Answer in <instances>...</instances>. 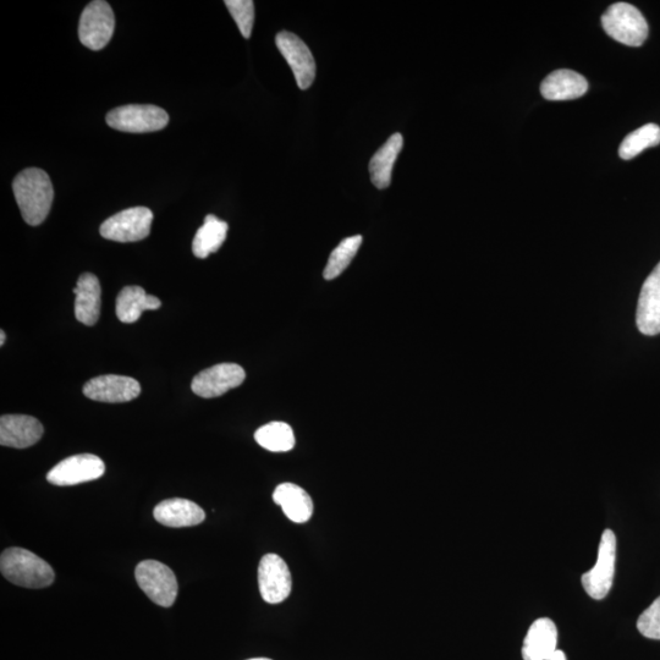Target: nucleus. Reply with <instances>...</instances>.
Wrapping results in <instances>:
<instances>
[{
	"instance_id": "1",
	"label": "nucleus",
	"mask_w": 660,
	"mask_h": 660,
	"mask_svg": "<svg viewBox=\"0 0 660 660\" xmlns=\"http://www.w3.org/2000/svg\"><path fill=\"white\" fill-rule=\"evenodd\" d=\"M13 190L25 222L32 227L42 224L51 211L54 198L49 175L38 168L22 170L13 181Z\"/></svg>"
},
{
	"instance_id": "2",
	"label": "nucleus",
	"mask_w": 660,
	"mask_h": 660,
	"mask_svg": "<svg viewBox=\"0 0 660 660\" xmlns=\"http://www.w3.org/2000/svg\"><path fill=\"white\" fill-rule=\"evenodd\" d=\"M0 570L9 582L33 590L51 586L55 579L52 566L24 548L5 549L0 558Z\"/></svg>"
},
{
	"instance_id": "3",
	"label": "nucleus",
	"mask_w": 660,
	"mask_h": 660,
	"mask_svg": "<svg viewBox=\"0 0 660 660\" xmlns=\"http://www.w3.org/2000/svg\"><path fill=\"white\" fill-rule=\"evenodd\" d=\"M602 25L610 37L625 46L640 47L648 37L645 16L635 5L629 3L610 5L602 16Z\"/></svg>"
},
{
	"instance_id": "4",
	"label": "nucleus",
	"mask_w": 660,
	"mask_h": 660,
	"mask_svg": "<svg viewBox=\"0 0 660 660\" xmlns=\"http://www.w3.org/2000/svg\"><path fill=\"white\" fill-rule=\"evenodd\" d=\"M135 579L137 585L152 602L164 608H170L175 603L179 585L169 566L157 560L141 561L136 566Z\"/></svg>"
},
{
	"instance_id": "5",
	"label": "nucleus",
	"mask_w": 660,
	"mask_h": 660,
	"mask_svg": "<svg viewBox=\"0 0 660 660\" xmlns=\"http://www.w3.org/2000/svg\"><path fill=\"white\" fill-rule=\"evenodd\" d=\"M106 120L115 130L145 134L164 129L169 123V115L164 109L151 104H130L113 109Z\"/></svg>"
},
{
	"instance_id": "6",
	"label": "nucleus",
	"mask_w": 660,
	"mask_h": 660,
	"mask_svg": "<svg viewBox=\"0 0 660 660\" xmlns=\"http://www.w3.org/2000/svg\"><path fill=\"white\" fill-rule=\"evenodd\" d=\"M616 563V537L612 530L603 532L599 543L598 558L593 568L582 575V586L588 596L597 601L612 590Z\"/></svg>"
},
{
	"instance_id": "7",
	"label": "nucleus",
	"mask_w": 660,
	"mask_h": 660,
	"mask_svg": "<svg viewBox=\"0 0 660 660\" xmlns=\"http://www.w3.org/2000/svg\"><path fill=\"white\" fill-rule=\"evenodd\" d=\"M153 213L146 207L125 209L103 222L99 233L104 239L117 242H136L151 234Z\"/></svg>"
},
{
	"instance_id": "8",
	"label": "nucleus",
	"mask_w": 660,
	"mask_h": 660,
	"mask_svg": "<svg viewBox=\"0 0 660 660\" xmlns=\"http://www.w3.org/2000/svg\"><path fill=\"white\" fill-rule=\"evenodd\" d=\"M115 18L104 0H95L82 11L79 24L80 42L92 51H101L112 40Z\"/></svg>"
},
{
	"instance_id": "9",
	"label": "nucleus",
	"mask_w": 660,
	"mask_h": 660,
	"mask_svg": "<svg viewBox=\"0 0 660 660\" xmlns=\"http://www.w3.org/2000/svg\"><path fill=\"white\" fill-rule=\"evenodd\" d=\"M106 472L102 459L92 454L70 456L47 473V481L54 486L68 487L96 481Z\"/></svg>"
},
{
	"instance_id": "10",
	"label": "nucleus",
	"mask_w": 660,
	"mask_h": 660,
	"mask_svg": "<svg viewBox=\"0 0 660 660\" xmlns=\"http://www.w3.org/2000/svg\"><path fill=\"white\" fill-rule=\"evenodd\" d=\"M258 587L264 602L279 604L290 596L293 580L289 566L277 554H267L258 566Z\"/></svg>"
},
{
	"instance_id": "11",
	"label": "nucleus",
	"mask_w": 660,
	"mask_h": 660,
	"mask_svg": "<svg viewBox=\"0 0 660 660\" xmlns=\"http://www.w3.org/2000/svg\"><path fill=\"white\" fill-rule=\"evenodd\" d=\"M275 43L293 70L297 86L301 90L310 88L316 79V62L307 44L288 31L279 32Z\"/></svg>"
},
{
	"instance_id": "12",
	"label": "nucleus",
	"mask_w": 660,
	"mask_h": 660,
	"mask_svg": "<svg viewBox=\"0 0 660 660\" xmlns=\"http://www.w3.org/2000/svg\"><path fill=\"white\" fill-rule=\"evenodd\" d=\"M245 378L244 368L236 363H219L198 373L191 383V389L201 398H218L229 390L238 388Z\"/></svg>"
},
{
	"instance_id": "13",
	"label": "nucleus",
	"mask_w": 660,
	"mask_h": 660,
	"mask_svg": "<svg viewBox=\"0 0 660 660\" xmlns=\"http://www.w3.org/2000/svg\"><path fill=\"white\" fill-rule=\"evenodd\" d=\"M82 392L88 399L101 403H128L140 395L141 385L134 378L107 374L92 378L84 385Z\"/></svg>"
},
{
	"instance_id": "14",
	"label": "nucleus",
	"mask_w": 660,
	"mask_h": 660,
	"mask_svg": "<svg viewBox=\"0 0 660 660\" xmlns=\"http://www.w3.org/2000/svg\"><path fill=\"white\" fill-rule=\"evenodd\" d=\"M636 323L638 330L648 337L660 334V262L642 285Z\"/></svg>"
},
{
	"instance_id": "15",
	"label": "nucleus",
	"mask_w": 660,
	"mask_h": 660,
	"mask_svg": "<svg viewBox=\"0 0 660 660\" xmlns=\"http://www.w3.org/2000/svg\"><path fill=\"white\" fill-rule=\"evenodd\" d=\"M42 423L26 415H4L0 418V444L3 447L26 449L40 442Z\"/></svg>"
},
{
	"instance_id": "16",
	"label": "nucleus",
	"mask_w": 660,
	"mask_h": 660,
	"mask_svg": "<svg viewBox=\"0 0 660 660\" xmlns=\"http://www.w3.org/2000/svg\"><path fill=\"white\" fill-rule=\"evenodd\" d=\"M75 316L85 326H95L101 315L102 289L95 274L81 275L74 289Z\"/></svg>"
},
{
	"instance_id": "17",
	"label": "nucleus",
	"mask_w": 660,
	"mask_h": 660,
	"mask_svg": "<svg viewBox=\"0 0 660 660\" xmlns=\"http://www.w3.org/2000/svg\"><path fill=\"white\" fill-rule=\"evenodd\" d=\"M154 519L167 527H192L202 524L206 513L191 500L173 498L159 503L153 510Z\"/></svg>"
},
{
	"instance_id": "18",
	"label": "nucleus",
	"mask_w": 660,
	"mask_h": 660,
	"mask_svg": "<svg viewBox=\"0 0 660 660\" xmlns=\"http://www.w3.org/2000/svg\"><path fill=\"white\" fill-rule=\"evenodd\" d=\"M558 630L552 620L541 618L528 630L522 646L524 660H548L557 651Z\"/></svg>"
},
{
	"instance_id": "19",
	"label": "nucleus",
	"mask_w": 660,
	"mask_h": 660,
	"mask_svg": "<svg viewBox=\"0 0 660 660\" xmlns=\"http://www.w3.org/2000/svg\"><path fill=\"white\" fill-rule=\"evenodd\" d=\"M587 90L585 77L568 69L553 71L541 85L542 96L548 101H571L585 96Z\"/></svg>"
},
{
	"instance_id": "20",
	"label": "nucleus",
	"mask_w": 660,
	"mask_h": 660,
	"mask_svg": "<svg viewBox=\"0 0 660 660\" xmlns=\"http://www.w3.org/2000/svg\"><path fill=\"white\" fill-rule=\"evenodd\" d=\"M274 503L295 524H305L313 514V502L304 488L294 483L279 484L273 493Z\"/></svg>"
},
{
	"instance_id": "21",
	"label": "nucleus",
	"mask_w": 660,
	"mask_h": 660,
	"mask_svg": "<svg viewBox=\"0 0 660 660\" xmlns=\"http://www.w3.org/2000/svg\"><path fill=\"white\" fill-rule=\"evenodd\" d=\"M162 306L161 300L148 295L141 286H126L117 297L115 312L120 322L135 323L139 321L145 311L158 310Z\"/></svg>"
},
{
	"instance_id": "22",
	"label": "nucleus",
	"mask_w": 660,
	"mask_h": 660,
	"mask_svg": "<svg viewBox=\"0 0 660 660\" xmlns=\"http://www.w3.org/2000/svg\"><path fill=\"white\" fill-rule=\"evenodd\" d=\"M404 139L396 132L390 139L379 148L370 162L371 180L379 190L387 189L392 181V173L396 159L403 150Z\"/></svg>"
},
{
	"instance_id": "23",
	"label": "nucleus",
	"mask_w": 660,
	"mask_h": 660,
	"mask_svg": "<svg viewBox=\"0 0 660 660\" xmlns=\"http://www.w3.org/2000/svg\"><path fill=\"white\" fill-rule=\"evenodd\" d=\"M228 229L229 225L227 223L213 216V214H208L205 223L197 230L194 242H192L194 255L203 260V258L217 252L227 239Z\"/></svg>"
},
{
	"instance_id": "24",
	"label": "nucleus",
	"mask_w": 660,
	"mask_h": 660,
	"mask_svg": "<svg viewBox=\"0 0 660 660\" xmlns=\"http://www.w3.org/2000/svg\"><path fill=\"white\" fill-rule=\"evenodd\" d=\"M255 439L262 448L272 451V453H286L295 447L293 428L285 422H271L258 428Z\"/></svg>"
},
{
	"instance_id": "25",
	"label": "nucleus",
	"mask_w": 660,
	"mask_h": 660,
	"mask_svg": "<svg viewBox=\"0 0 660 660\" xmlns=\"http://www.w3.org/2000/svg\"><path fill=\"white\" fill-rule=\"evenodd\" d=\"M660 143V128L657 124H647L627 135L619 147V156L624 161L635 158L649 147Z\"/></svg>"
},
{
	"instance_id": "26",
	"label": "nucleus",
	"mask_w": 660,
	"mask_h": 660,
	"mask_svg": "<svg viewBox=\"0 0 660 660\" xmlns=\"http://www.w3.org/2000/svg\"><path fill=\"white\" fill-rule=\"evenodd\" d=\"M361 244V235L351 236V238L341 241L337 249L329 256L327 266L323 272L324 279L333 280L338 278L350 266L351 261L359 252Z\"/></svg>"
},
{
	"instance_id": "27",
	"label": "nucleus",
	"mask_w": 660,
	"mask_h": 660,
	"mask_svg": "<svg viewBox=\"0 0 660 660\" xmlns=\"http://www.w3.org/2000/svg\"><path fill=\"white\" fill-rule=\"evenodd\" d=\"M224 4L238 25L241 35L249 40L255 22V3L252 0H225Z\"/></svg>"
},
{
	"instance_id": "28",
	"label": "nucleus",
	"mask_w": 660,
	"mask_h": 660,
	"mask_svg": "<svg viewBox=\"0 0 660 660\" xmlns=\"http://www.w3.org/2000/svg\"><path fill=\"white\" fill-rule=\"evenodd\" d=\"M637 629L651 640H660V597L638 618Z\"/></svg>"
},
{
	"instance_id": "29",
	"label": "nucleus",
	"mask_w": 660,
	"mask_h": 660,
	"mask_svg": "<svg viewBox=\"0 0 660 660\" xmlns=\"http://www.w3.org/2000/svg\"><path fill=\"white\" fill-rule=\"evenodd\" d=\"M548 660H568V659H566L565 653L563 651H559V649H557V651H555Z\"/></svg>"
},
{
	"instance_id": "30",
	"label": "nucleus",
	"mask_w": 660,
	"mask_h": 660,
	"mask_svg": "<svg viewBox=\"0 0 660 660\" xmlns=\"http://www.w3.org/2000/svg\"><path fill=\"white\" fill-rule=\"evenodd\" d=\"M5 339H7V335H5L4 330H2V332H0V345H4Z\"/></svg>"
},
{
	"instance_id": "31",
	"label": "nucleus",
	"mask_w": 660,
	"mask_h": 660,
	"mask_svg": "<svg viewBox=\"0 0 660 660\" xmlns=\"http://www.w3.org/2000/svg\"><path fill=\"white\" fill-rule=\"evenodd\" d=\"M249 660H272V659H268V658H253V659H249Z\"/></svg>"
}]
</instances>
